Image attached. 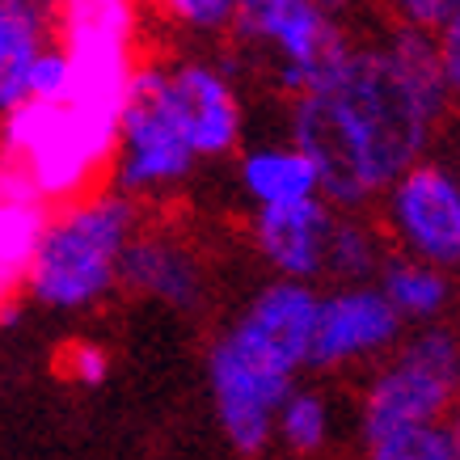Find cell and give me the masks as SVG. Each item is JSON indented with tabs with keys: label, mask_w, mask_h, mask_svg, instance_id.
<instances>
[{
	"label": "cell",
	"mask_w": 460,
	"mask_h": 460,
	"mask_svg": "<svg viewBox=\"0 0 460 460\" xmlns=\"http://www.w3.org/2000/svg\"><path fill=\"white\" fill-rule=\"evenodd\" d=\"M435 34L397 26L347 42L325 72L292 93V144L321 173L334 208H367L410 161L427 156L452 111Z\"/></svg>",
	"instance_id": "obj_1"
},
{
	"label": "cell",
	"mask_w": 460,
	"mask_h": 460,
	"mask_svg": "<svg viewBox=\"0 0 460 460\" xmlns=\"http://www.w3.org/2000/svg\"><path fill=\"white\" fill-rule=\"evenodd\" d=\"M317 288L270 279L228 321L208 355L216 422L237 456H262L275 444V410L308 367Z\"/></svg>",
	"instance_id": "obj_2"
},
{
	"label": "cell",
	"mask_w": 460,
	"mask_h": 460,
	"mask_svg": "<svg viewBox=\"0 0 460 460\" xmlns=\"http://www.w3.org/2000/svg\"><path fill=\"white\" fill-rule=\"evenodd\" d=\"M140 233V208L123 190H84L47 211L26 288L39 305L76 313L119 288L127 241Z\"/></svg>",
	"instance_id": "obj_3"
},
{
	"label": "cell",
	"mask_w": 460,
	"mask_h": 460,
	"mask_svg": "<svg viewBox=\"0 0 460 460\" xmlns=\"http://www.w3.org/2000/svg\"><path fill=\"white\" fill-rule=\"evenodd\" d=\"M0 119V156H9L51 208L93 190L102 169H111L119 111H98L76 98H26Z\"/></svg>",
	"instance_id": "obj_4"
},
{
	"label": "cell",
	"mask_w": 460,
	"mask_h": 460,
	"mask_svg": "<svg viewBox=\"0 0 460 460\" xmlns=\"http://www.w3.org/2000/svg\"><path fill=\"white\" fill-rule=\"evenodd\" d=\"M359 405V439L363 447L385 435L414 427V422L447 419L460 402V338L439 321L419 325L405 347L380 355Z\"/></svg>",
	"instance_id": "obj_5"
},
{
	"label": "cell",
	"mask_w": 460,
	"mask_h": 460,
	"mask_svg": "<svg viewBox=\"0 0 460 460\" xmlns=\"http://www.w3.org/2000/svg\"><path fill=\"white\" fill-rule=\"evenodd\" d=\"M199 156L181 131L165 93V64H136L127 84L119 140H114V190L131 199H161L190 181Z\"/></svg>",
	"instance_id": "obj_6"
},
{
	"label": "cell",
	"mask_w": 460,
	"mask_h": 460,
	"mask_svg": "<svg viewBox=\"0 0 460 460\" xmlns=\"http://www.w3.org/2000/svg\"><path fill=\"white\" fill-rule=\"evenodd\" d=\"M228 30L270 59V76L288 98L330 68L350 42L342 13L325 0H237Z\"/></svg>",
	"instance_id": "obj_7"
},
{
	"label": "cell",
	"mask_w": 460,
	"mask_h": 460,
	"mask_svg": "<svg viewBox=\"0 0 460 460\" xmlns=\"http://www.w3.org/2000/svg\"><path fill=\"white\" fill-rule=\"evenodd\" d=\"M380 233L393 253L460 270V173L444 156H419L380 190Z\"/></svg>",
	"instance_id": "obj_8"
},
{
	"label": "cell",
	"mask_w": 460,
	"mask_h": 460,
	"mask_svg": "<svg viewBox=\"0 0 460 460\" xmlns=\"http://www.w3.org/2000/svg\"><path fill=\"white\" fill-rule=\"evenodd\" d=\"M405 334V321L385 300L376 279L338 283L334 292H317V317H313V347L308 367L317 372H342L359 363H376L389 355Z\"/></svg>",
	"instance_id": "obj_9"
},
{
	"label": "cell",
	"mask_w": 460,
	"mask_h": 460,
	"mask_svg": "<svg viewBox=\"0 0 460 460\" xmlns=\"http://www.w3.org/2000/svg\"><path fill=\"white\" fill-rule=\"evenodd\" d=\"M165 93L199 161L237 153L245 136V106L228 72L211 59H173L165 64Z\"/></svg>",
	"instance_id": "obj_10"
},
{
	"label": "cell",
	"mask_w": 460,
	"mask_h": 460,
	"mask_svg": "<svg viewBox=\"0 0 460 460\" xmlns=\"http://www.w3.org/2000/svg\"><path fill=\"white\" fill-rule=\"evenodd\" d=\"M334 211L338 208L325 195L253 208L250 220L253 250L279 279H305V283L325 279V241H330Z\"/></svg>",
	"instance_id": "obj_11"
},
{
	"label": "cell",
	"mask_w": 460,
	"mask_h": 460,
	"mask_svg": "<svg viewBox=\"0 0 460 460\" xmlns=\"http://www.w3.org/2000/svg\"><path fill=\"white\" fill-rule=\"evenodd\" d=\"M119 283L178 313H195L208 296V275L199 253L173 233H136L127 241Z\"/></svg>",
	"instance_id": "obj_12"
},
{
	"label": "cell",
	"mask_w": 460,
	"mask_h": 460,
	"mask_svg": "<svg viewBox=\"0 0 460 460\" xmlns=\"http://www.w3.org/2000/svg\"><path fill=\"white\" fill-rule=\"evenodd\" d=\"M51 39L72 59H136L140 0H56Z\"/></svg>",
	"instance_id": "obj_13"
},
{
	"label": "cell",
	"mask_w": 460,
	"mask_h": 460,
	"mask_svg": "<svg viewBox=\"0 0 460 460\" xmlns=\"http://www.w3.org/2000/svg\"><path fill=\"white\" fill-rule=\"evenodd\" d=\"M47 211H51V203L34 190V181L9 156H0V321L13 317L9 300L26 283Z\"/></svg>",
	"instance_id": "obj_14"
},
{
	"label": "cell",
	"mask_w": 460,
	"mask_h": 460,
	"mask_svg": "<svg viewBox=\"0 0 460 460\" xmlns=\"http://www.w3.org/2000/svg\"><path fill=\"white\" fill-rule=\"evenodd\" d=\"M56 0H0V114L26 102V68L51 42Z\"/></svg>",
	"instance_id": "obj_15"
},
{
	"label": "cell",
	"mask_w": 460,
	"mask_h": 460,
	"mask_svg": "<svg viewBox=\"0 0 460 460\" xmlns=\"http://www.w3.org/2000/svg\"><path fill=\"white\" fill-rule=\"evenodd\" d=\"M241 195L253 208H270V203H292V199L321 195V173L313 156L300 144H258L237 161Z\"/></svg>",
	"instance_id": "obj_16"
},
{
	"label": "cell",
	"mask_w": 460,
	"mask_h": 460,
	"mask_svg": "<svg viewBox=\"0 0 460 460\" xmlns=\"http://www.w3.org/2000/svg\"><path fill=\"white\" fill-rule=\"evenodd\" d=\"M376 288L397 308V317L405 325L444 321L447 305H452V270L410 258V253H389L385 258V266L376 270Z\"/></svg>",
	"instance_id": "obj_17"
},
{
	"label": "cell",
	"mask_w": 460,
	"mask_h": 460,
	"mask_svg": "<svg viewBox=\"0 0 460 460\" xmlns=\"http://www.w3.org/2000/svg\"><path fill=\"white\" fill-rule=\"evenodd\" d=\"M389 258V241L380 233V224L355 211H334L330 224V241H325V275H334L338 283H367L376 279V270Z\"/></svg>",
	"instance_id": "obj_18"
},
{
	"label": "cell",
	"mask_w": 460,
	"mask_h": 460,
	"mask_svg": "<svg viewBox=\"0 0 460 460\" xmlns=\"http://www.w3.org/2000/svg\"><path fill=\"white\" fill-rule=\"evenodd\" d=\"M330 439H334V402L321 389L296 380L275 410V444H283L292 456H317L330 447Z\"/></svg>",
	"instance_id": "obj_19"
},
{
	"label": "cell",
	"mask_w": 460,
	"mask_h": 460,
	"mask_svg": "<svg viewBox=\"0 0 460 460\" xmlns=\"http://www.w3.org/2000/svg\"><path fill=\"white\" fill-rule=\"evenodd\" d=\"M363 452L372 460H456V435L447 419L414 422V427H402V431L367 444Z\"/></svg>",
	"instance_id": "obj_20"
},
{
	"label": "cell",
	"mask_w": 460,
	"mask_h": 460,
	"mask_svg": "<svg viewBox=\"0 0 460 460\" xmlns=\"http://www.w3.org/2000/svg\"><path fill=\"white\" fill-rule=\"evenodd\" d=\"M72 89V59L59 42H47L26 68V98L34 102H64Z\"/></svg>",
	"instance_id": "obj_21"
},
{
	"label": "cell",
	"mask_w": 460,
	"mask_h": 460,
	"mask_svg": "<svg viewBox=\"0 0 460 460\" xmlns=\"http://www.w3.org/2000/svg\"><path fill=\"white\" fill-rule=\"evenodd\" d=\"M161 9L195 34H224L237 17V0H161Z\"/></svg>",
	"instance_id": "obj_22"
},
{
	"label": "cell",
	"mask_w": 460,
	"mask_h": 460,
	"mask_svg": "<svg viewBox=\"0 0 460 460\" xmlns=\"http://www.w3.org/2000/svg\"><path fill=\"white\" fill-rule=\"evenodd\" d=\"M59 372L81 389H98L111 376V355L98 342H68V350L59 355Z\"/></svg>",
	"instance_id": "obj_23"
},
{
	"label": "cell",
	"mask_w": 460,
	"mask_h": 460,
	"mask_svg": "<svg viewBox=\"0 0 460 460\" xmlns=\"http://www.w3.org/2000/svg\"><path fill=\"white\" fill-rule=\"evenodd\" d=\"M385 4L397 26L422 30V34H439L460 9V0H385Z\"/></svg>",
	"instance_id": "obj_24"
},
{
	"label": "cell",
	"mask_w": 460,
	"mask_h": 460,
	"mask_svg": "<svg viewBox=\"0 0 460 460\" xmlns=\"http://www.w3.org/2000/svg\"><path fill=\"white\" fill-rule=\"evenodd\" d=\"M447 161H452L460 173V123H452V131H447Z\"/></svg>",
	"instance_id": "obj_25"
},
{
	"label": "cell",
	"mask_w": 460,
	"mask_h": 460,
	"mask_svg": "<svg viewBox=\"0 0 460 460\" xmlns=\"http://www.w3.org/2000/svg\"><path fill=\"white\" fill-rule=\"evenodd\" d=\"M447 422H452V435H456V460H460V402L452 405V419Z\"/></svg>",
	"instance_id": "obj_26"
},
{
	"label": "cell",
	"mask_w": 460,
	"mask_h": 460,
	"mask_svg": "<svg viewBox=\"0 0 460 460\" xmlns=\"http://www.w3.org/2000/svg\"><path fill=\"white\" fill-rule=\"evenodd\" d=\"M325 4H330V9H338V13H347V9L355 4V0H325Z\"/></svg>",
	"instance_id": "obj_27"
},
{
	"label": "cell",
	"mask_w": 460,
	"mask_h": 460,
	"mask_svg": "<svg viewBox=\"0 0 460 460\" xmlns=\"http://www.w3.org/2000/svg\"><path fill=\"white\" fill-rule=\"evenodd\" d=\"M456 102H460V89H456Z\"/></svg>",
	"instance_id": "obj_28"
}]
</instances>
